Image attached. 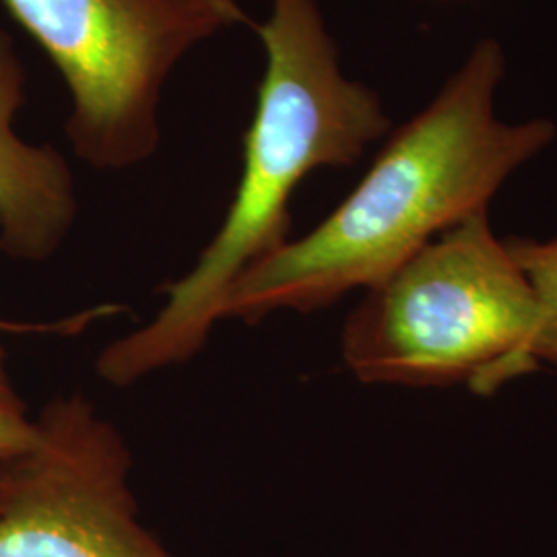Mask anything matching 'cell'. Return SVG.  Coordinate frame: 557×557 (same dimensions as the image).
<instances>
[{
	"instance_id": "1",
	"label": "cell",
	"mask_w": 557,
	"mask_h": 557,
	"mask_svg": "<svg viewBox=\"0 0 557 557\" xmlns=\"http://www.w3.org/2000/svg\"><path fill=\"white\" fill-rule=\"evenodd\" d=\"M496 40L479 41L436 100L388 139L354 193L310 234L285 242L232 285L221 320L314 312L393 275L432 239L487 211L499 186L554 137L549 120L504 124Z\"/></svg>"
},
{
	"instance_id": "2",
	"label": "cell",
	"mask_w": 557,
	"mask_h": 557,
	"mask_svg": "<svg viewBox=\"0 0 557 557\" xmlns=\"http://www.w3.org/2000/svg\"><path fill=\"white\" fill-rule=\"evenodd\" d=\"M252 27L267 71L244 135L236 195L195 267L161 285L160 310L101 349L96 372L110 386L124 388L197 358L232 285L289 242L299 182L319 168L356 163L391 126L379 96L341 73L317 0H271L269 20Z\"/></svg>"
},
{
	"instance_id": "3",
	"label": "cell",
	"mask_w": 557,
	"mask_h": 557,
	"mask_svg": "<svg viewBox=\"0 0 557 557\" xmlns=\"http://www.w3.org/2000/svg\"><path fill=\"white\" fill-rule=\"evenodd\" d=\"M341 356L366 384H462L492 395L543 363L557 366V312L485 211L366 289L343 326Z\"/></svg>"
},
{
	"instance_id": "4",
	"label": "cell",
	"mask_w": 557,
	"mask_h": 557,
	"mask_svg": "<svg viewBox=\"0 0 557 557\" xmlns=\"http://www.w3.org/2000/svg\"><path fill=\"white\" fill-rule=\"evenodd\" d=\"M71 94L66 137L96 170H128L160 149L163 87L193 48L252 25L238 0H0Z\"/></svg>"
},
{
	"instance_id": "5",
	"label": "cell",
	"mask_w": 557,
	"mask_h": 557,
	"mask_svg": "<svg viewBox=\"0 0 557 557\" xmlns=\"http://www.w3.org/2000/svg\"><path fill=\"white\" fill-rule=\"evenodd\" d=\"M124 434L81 393L52 398L0 462V557H178L139 518Z\"/></svg>"
},
{
	"instance_id": "6",
	"label": "cell",
	"mask_w": 557,
	"mask_h": 557,
	"mask_svg": "<svg viewBox=\"0 0 557 557\" xmlns=\"http://www.w3.org/2000/svg\"><path fill=\"white\" fill-rule=\"evenodd\" d=\"M25 69L13 38L0 27V252L15 260L52 259L79 218L75 178L50 145L17 137Z\"/></svg>"
},
{
	"instance_id": "7",
	"label": "cell",
	"mask_w": 557,
	"mask_h": 557,
	"mask_svg": "<svg viewBox=\"0 0 557 557\" xmlns=\"http://www.w3.org/2000/svg\"><path fill=\"white\" fill-rule=\"evenodd\" d=\"M36 436V418L29 416L27 405L21 400L9 370L0 341V462L17 457Z\"/></svg>"
},
{
	"instance_id": "8",
	"label": "cell",
	"mask_w": 557,
	"mask_h": 557,
	"mask_svg": "<svg viewBox=\"0 0 557 557\" xmlns=\"http://www.w3.org/2000/svg\"><path fill=\"white\" fill-rule=\"evenodd\" d=\"M506 246L539 296L557 312V239L512 238L506 242Z\"/></svg>"
}]
</instances>
